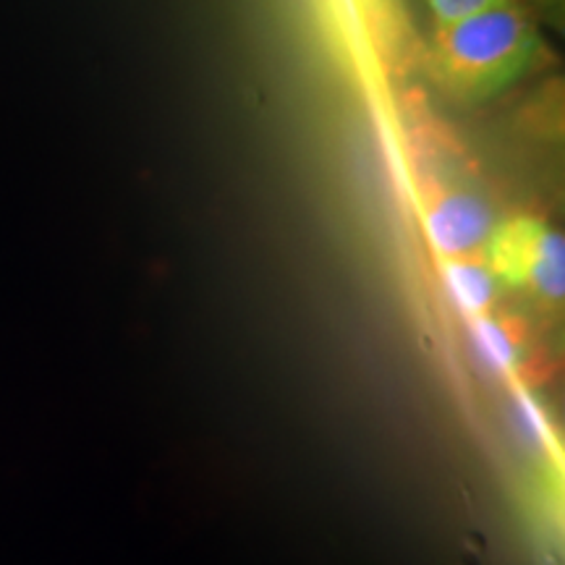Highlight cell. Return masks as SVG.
Listing matches in <instances>:
<instances>
[{
	"mask_svg": "<svg viewBox=\"0 0 565 565\" xmlns=\"http://www.w3.org/2000/svg\"><path fill=\"white\" fill-rule=\"evenodd\" d=\"M416 194L422 202V225L429 246L443 259L475 257L484 252L494 225V212L469 183L450 181L419 162Z\"/></svg>",
	"mask_w": 565,
	"mask_h": 565,
	"instance_id": "2",
	"label": "cell"
},
{
	"mask_svg": "<svg viewBox=\"0 0 565 565\" xmlns=\"http://www.w3.org/2000/svg\"><path fill=\"white\" fill-rule=\"evenodd\" d=\"M484 252L494 278L532 288L547 301L563 299L565 238L553 225L529 215L498 223Z\"/></svg>",
	"mask_w": 565,
	"mask_h": 565,
	"instance_id": "3",
	"label": "cell"
},
{
	"mask_svg": "<svg viewBox=\"0 0 565 565\" xmlns=\"http://www.w3.org/2000/svg\"><path fill=\"white\" fill-rule=\"evenodd\" d=\"M429 13H433L435 26L450 24V21L475 17V13L498 9V6L513 3V0H424Z\"/></svg>",
	"mask_w": 565,
	"mask_h": 565,
	"instance_id": "8",
	"label": "cell"
},
{
	"mask_svg": "<svg viewBox=\"0 0 565 565\" xmlns=\"http://www.w3.org/2000/svg\"><path fill=\"white\" fill-rule=\"evenodd\" d=\"M356 6L370 32L380 68L385 74H401L414 53L406 0H356Z\"/></svg>",
	"mask_w": 565,
	"mask_h": 565,
	"instance_id": "4",
	"label": "cell"
},
{
	"mask_svg": "<svg viewBox=\"0 0 565 565\" xmlns=\"http://www.w3.org/2000/svg\"><path fill=\"white\" fill-rule=\"evenodd\" d=\"M440 275L445 291L456 303L458 312H463L466 317L490 312L494 296H498V278H494L487 263H479L475 257L443 259Z\"/></svg>",
	"mask_w": 565,
	"mask_h": 565,
	"instance_id": "5",
	"label": "cell"
},
{
	"mask_svg": "<svg viewBox=\"0 0 565 565\" xmlns=\"http://www.w3.org/2000/svg\"><path fill=\"white\" fill-rule=\"evenodd\" d=\"M540 30L515 3L437 24L427 45V68L437 87L461 105L503 95L542 61Z\"/></svg>",
	"mask_w": 565,
	"mask_h": 565,
	"instance_id": "1",
	"label": "cell"
},
{
	"mask_svg": "<svg viewBox=\"0 0 565 565\" xmlns=\"http://www.w3.org/2000/svg\"><path fill=\"white\" fill-rule=\"evenodd\" d=\"M471 345L479 364L492 374H508L519 362V341H515L513 328L490 312L471 317L469 324Z\"/></svg>",
	"mask_w": 565,
	"mask_h": 565,
	"instance_id": "6",
	"label": "cell"
},
{
	"mask_svg": "<svg viewBox=\"0 0 565 565\" xmlns=\"http://www.w3.org/2000/svg\"><path fill=\"white\" fill-rule=\"evenodd\" d=\"M511 419L515 427V435L524 440L532 450H542L550 445V437H553V429H550L547 414L542 412V406L536 404L529 393H519L513 398Z\"/></svg>",
	"mask_w": 565,
	"mask_h": 565,
	"instance_id": "7",
	"label": "cell"
}]
</instances>
